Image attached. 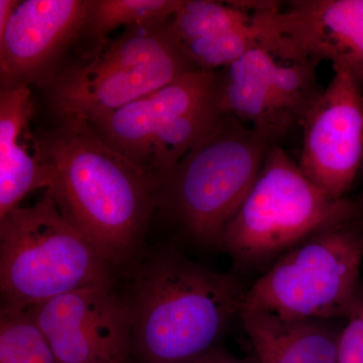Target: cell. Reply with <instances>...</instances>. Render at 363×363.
Wrapping results in <instances>:
<instances>
[{"instance_id":"cell-1","label":"cell","mask_w":363,"mask_h":363,"mask_svg":"<svg viewBox=\"0 0 363 363\" xmlns=\"http://www.w3.org/2000/svg\"><path fill=\"white\" fill-rule=\"evenodd\" d=\"M35 145L49 173L47 191L67 218L107 264L125 259L147 225L156 184L83 119H63Z\"/></svg>"},{"instance_id":"cell-2","label":"cell","mask_w":363,"mask_h":363,"mask_svg":"<svg viewBox=\"0 0 363 363\" xmlns=\"http://www.w3.org/2000/svg\"><path fill=\"white\" fill-rule=\"evenodd\" d=\"M245 293L229 274L164 252L143 267L130 305V363H192L215 350Z\"/></svg>"},{"instance_id":"cell-3","label":"cell","mask_w":363,"mask_h":363,"mask_svg":"<svg viewBox=\"0 0 363 363\" xmlns=\"http://www.w3.org/2000/svg\"><path fill=\"white\" fill-rule=\"evenodd\" d=\"M109 264L51 193L0 219L2 306L28 310L80 286L109 281Z\"/></svg>"},{"instance_id":"cell-4","label":"cell","mask_w":363,"mask_h":363,"mask_svg":"<svg viewBox=\"0 0 363 363\" xmlns=\"http://www.w3.org/2000/svg\"><path fill=\"white\" fill-rule=\"evenodd\" d=\"M168 23L126 28L55 77L50 94L60 121L92 123L196 70Z\"/></svg>"},{"instance_id":"cell-5","label":"cell","mask_w":363,"mask_h":363,"mask_svg":"<svg viewBox=\"0 0 363 363\" xmlns=\"http://www.w3.org/2000/svg\"><path fill=\"white\" fill-rule=\"evenodd\" d=\"M218 80L214 72L189 71L152 94L88 123L162 189L183 157L220 118Z\"/></svg>"},{"instance_id":"cell-6","label":"cell","mask_w":363,"mask_h":363,"mask_svg":"<svg viewBox=\"0 0 363 363\" xmlns=\"http://www.w3.org/2000/svg\"><path fill=\"white\" fill-rule=\"evenodd\" d=\"M354 212L350 202L318 187L285 150L272 145L255 185L219 245L234 259L255 262L350 222Z\"/></svg>"},{"instance_id":"cell-7","label":"cell","mask_w":363,"mask_h":363,"mask_svg":"<svg viewBox=\"0 0 363 363\" xmlns=\"http://www.w3.org/2000/svg\"><path fill=\"white\" fill-rule=\"evenodd\" d=\"M274 145L238 119L220 118L180 162L164 190L186 230L203 243H220Z\"/></svg>"},{"instance_id":"cell-8","label":"cell","mask_w":363,"mask_h":363,"mask_svg":"<svg viewBox=\"0 0 363 363\" xmlns=\"http://www.w3.org/2000/svg\"><path fill=\"white\" fill-rule=\"evenodd\" d=\"M347 223L315 234L289 250L245 293L242 307L286 319L350 316L359 298L363 238Z\"/></svg>"},{"instance_id":"cell-9","label":"cell","mask_w":363,"mask_h":363,"mask_svg":"<svg viewBox=\"0 0 363 363\" xmlns=\"http://www.w3.org/2000/svg\"><path fill=\"white\" fill-rule=\"evenodd\" d=\"M28 310L58 363L130 362V305L111 292L109 281L80 286Z\"/></svg>"},{"instance_id":"cell-10","label":"cell","mask_w":363,"mask_h":363,"mask_svg":"<svg viewBox=\"0 0 363 363\" xmlns=\"http://www.w3.org/2000/svg\"><path fill=\"white\" fill-rule=\"evenodd\" d=\"M267 47L286 62H330L363 85V0H302L267 13Z\"/></svg>"},{"instance_id":"cell-11","label":"cell","mask_w":363,"mask_h":363,"mask_svg":"<svg viewBox=\"0 0 363 363\" xmlns=\"http://www.w3.org/2000/svg\"><path fill=\"white\" fill-rule=\"evenodd\" d=\"M300 169L332 197L343 199L363 159L362 86L334 71L302 121Z\"/></svg>"},{"instance_id":"cell-12","label":"cell","mask_w":363,"mask_h":363,"mask_svg":"<svg viewBox=\"0 0 363 363\" xmlns=\"http://www.w3.org/2000/svg\"><path fill=\"white\" fill-rule=\"evenodd\" d=\"M90 1H20L0 35L2 88L28 85L44 75L60 54L84 33Z\"/></svg>"},{"instance_id":"cell-13","label":"cell","mask_w":363,"mask_h":363,"mask_svg":"<svg viewBox=\"0 0 363 363\" xmlns=\"http://www.w3.org/2000/svg\"><path fill=\"white\" fill-rule=\"evenodd\" d=\"M32 92L28 85L2 88L0 94V219L28 193L50 187L47 169L28 152Z\"/></svg>"},{"instance_id":"cell-14","label":"cell","mask_w":363,"mask_h":363,"mask_svg":"<svg viewBox=\"0 0 363 363\" xmlns=\"http://www.w3.org/2000/svg\"><path fill=\"white\" fill-rule=\"evenodd\" d=\"M257 363H337L339 337L327 320H296L241 307Z\"/></svg>"},{"instance_id":"cell-15","label":"cell","mask_w":363,"mask_h":363,"mask_svg":"<svg viewBox=\"0 0 363 363\" xmlns=\"http://www.w3.org/2000/svg\"><path fill=\"white\" fill-rule=\"evenodd\" d=\"M266 59V49L257 47L226 67L218 77V105L221 113L238 119L276 145L296 123L267 82Z\"/></svg>"},{"instance_id":"cell-16","label":"cell","mask_w":363,"mask_h":363,"mask_svg":"<svg viewBox=\"0 0 363 363\" xmlns=\"http://www.w3.org/2000/svg\"><path fill=\"white\" fill-rule=\"evenodd\" d=\"M255 14V11H250L240 1L226 4L210 0H183L168 26L183 50L247 25Z\"/></svg>"},{"instance_id":"cell-17","label":"cell","mask_w":363,"mask_h":363,"mask_svg":"<svg viewBox=\"0 0 363 363\" xmlns=\"http://www.w3.org/2000/svg\"><path fill=\"white\" fill-rule=\"evenodd\" d=\"M183 0H91L86 32L97 40L106 42V35L119 26L161 25L168 23Z\"/></svg>"},{"instance_id":"cell-18","label":"cell","mask_w":363,"mask_h":363,"mask_svg":"<svg viewBox=\"0 0 363 363\" xmlns=\"http://www.w3.org/2000/svg\"><path fill=\"white\" fill-rule=\"evenodd\" d=\"M0 363H58L30 310L2 306Z\"/></svg>"},{"instance_id":"cell-19","label":"cell","mask_w":363,"mask_h":363,"mask_svg":"<svg viewBox=\"0 0 363 363\" xmlns=\"http://www.w3.org/2000/svg\"><path fill=\"white\" fill-rule=\"evenodd\" d=\"M337 363H363V296L350 315V321L341 331Z\"/></svg>"},{"instance_id":"cell-20","label":"cell","mask_w":363,"mask_h":363,"mask_svg":"<svg viewBox=\"0 0 363 363\" xmlns=\"http://www.w3.org/2000/svg\"><path fill=\"white\" fill-rule=\"evenodd\" d=\"M192 363H257L252 362V360L247 359H238L230 355L225 354V353L221 352L216 350H212L211 352L207 353L206 355L199 358V359L195 360Z\"/></svg>"},{"instance_id":"cell-21","label":"cell","mask_w":363,"mask_h":363,"mask_svg":"<svg viewBox=\"0 0 363 363\" xmlns=\"http://www.w3.org/2000/svg\"><path fill=\"white\" fill-rule=\"evenodd\" d=\"M18 0H0V35L6 30L7 23L18 6Z\"/></svg>"},{"instance_id":"cell-22","label":"cell","mask_w":363,"mask_h":363,"mask_svg":"<svg viewBox=\"0 0 363 363\" xmlns=\"http://www.w3.org/2000/svg\"><path fill=\"white\" fill-rule=\"evenodd\" d=\"M91 363H107V362H91Z\"/></svg>"}]
</instances>
